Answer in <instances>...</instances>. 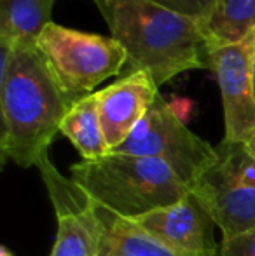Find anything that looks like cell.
Wrapping results in <instances>:
<instances>
[{
	"mask_svg": "<svg viewBox=\"0 0 255 256\" xmlns=\"http://www.w3.org/2000/svg\"><path fill=\"white\" fill-rule=\"evenodd\" d=\"M98 256H129L124 253L123 250L116 246L114 242H110L105 237V234L100 230V248H98Z\"/></svg>",
	"mask_w": 255,
	"mask_h": 256,
	"instance_id": "obj_17",
	"label": "cell"
},
{
	"mask_svg": "<svg viewBox=\"0 0 255 256\" xmlns=\"http://www.w3.org/2000/svg\"><path fill=\"white\" fill-rule=\"evenodd\" d=\"M252 72H253V89H255V44H253V56H252Z\"/></svg>",
	"mask_w": 255,
	"mask_h": 256,
	"instance_id": "obj_19",
	"label": "cell"
},
{
	"mask_svg": "<svg viewBox=\"0 0 255 256\" xmlns=\"http://www.w3.org/2000/svg\"><path fill=\"white\" fill-rule=\"evenodd\" d=\"M70 176L93 202L126 220L168 208L191 194L170 166L152 157L110 152L74 164Z\"/></svg>",
	"mask_w": 255,
	"mask_h": 256,
	"instance_id": "obj_3",
	"label": "cell"
},
{
	"mask_svg": "<svg viewBox=\"0 0 255 256\" xmlns=\"http://www.w3.org/2000/svg\"><path fill=\"white\" fill-rule=\"evenodd\" d=\"M112 152L159 158L180 176L189 188L218 158L217 146H211L192 132L161 94L126 142Z\"/></svg>",
	"mask_w": 255,
	"mask_h": 256,
	"instance_id": "obj_6",
	"label": "cell"
},
{
	"mask_svg": "<svg viewBox=\"0 0 255 256\" xmlns=\"http://www.w3.org/2000/svg\"><path fill=\"white\" fill-rule=\"evenodd\" d=\"M245 145H246V148H248V152L252 154V155H253V158H255V136H253L252 140H250L248 143H245Z\"/></svg>",
	"mask_w": 255,
	"mask_h": 256,
	"instance_id": "obj_18",
	"label": "cell"
},
{
	"mask_svg": "<svg viewBox=\"0 0 255 256\" xmlns=\"http://www.w3.org/2000/svg\"><path fill=\"white\" fill-rule=\"evenodd\" d=\"M131 222L180 256H220L213 234L217 225L192 194Z\"/></svg>",
	"mask_w": 255,
	"mask_h": 256,
	"instance_id": "obj_9",
	"label": "cell"
},
{
	"mask_svg": "<svg viewBox=\"0 0 255 256\" xmlns=\"http://www.w3.org/2000/svg\"><path fill=\"white\" fill-rule=\"evenodd\" d=\"M93 2L126 51L129 72H147L157 88L184 72L210 68L211 42L199 21L147 0Z\"/></svg>",
	"mask_w": 255,
	"mask_h": 256,
	"instance_id": "obj_2",
	"label": "cell"
},
{
	"mask_svg": "<svg viewBox=\"0 0 255 256\" xmlns=\"http://www.w3.org/2000/svg\"><path fill=\"white\" fill-rule=\"evenodd\" d=\"M218 158L191 188L203 204L222 239L255 228V158L245 143L222 140Z\"/></svg>",
	"mask_w": 255,
	"mask_h": 256,
	"instance_id": "obj_5",
	"label": "cell"
},
{
	"mask_svg": "<svg viewBox=\"0 0 255 256\" xmlns=\"http://www.w3.org/2000/svg\"><path fill=\"white\" fill-rule=\"evenodd\" d=\"M56 0H0V40L14 46L37 44L53 23Z\"/></svg>",
	"mask_w": 255,
	"mask_h": 256,
	"instance_id": "obj_11",
	"label": "cell"
},
{
	"mask_svg": "<svg viewBox=\"0 0 255 256\" xmlns=\"http://www.w3.org/2000/svg\"><path fill=\"white\" fill-rule=\"evenodd\" d=\"M159 96V88L147 72H129L126 77L96 91L98 114L109 150H116L133 132Z\"/></svg>",
	"mask_w": 255,
	"mask_h": 256,
	"instance_id": "obj_10",
	"label": "cell"
},
{
	"mask_svg": "<svg viewBox=\"0 0 255 256\" xmlns=\"http://www.w3.org/2000/svg\"><path fill=\"white\" fill-rule=\"evenodd\" d=\"M201 26L211 46L241 40L255 32V0H217Z\"/></svg>",
	"mask_w": 255,
	"mask_h": 256,
	"instance_id": "obj_14",
	"label": "cell"
},
{
	"mask_svg": "<svg viewBox=\"0 0 255 256\" xmlns=\"http://www.w3.org/2000/svg\"><path fill=\"white\" fill-rule=\"evenodd\" d=\"M37 48L75 102L93 94L103 80L117 75L128 63L126 51L116 38L56 23L42 32Z\"/></svg>",
	"mask_w": 255,
	"mask_h": 256,
	"instance_id": "obj_4",
	"label": "cell"
},
{
	"mask_svg": "<svg viewBox=\"0 0 255 256\" xmlns=\"http://www.w3.org/2000/svg\"><path fill=\"white\" fill-rule=\"evenodd\" d=\"M253 44L255 32L238 42L211 46L210 70L220 88L225 142L248 143L255 136Z\"/></svg>",
	"mask_w": 255,
	"mask_h": 256,
	"instance_id": "obj_7",
	"label": "cell"
},
{
	"mask_svg": "<svg viewBox=\"0 0 255 256\" xmlns=\"http://www.w3.org/2000/svg\"><path fill=\"white\" fill-rule=\"evenodd\" d=\"M58 220L49 256H98L100 223L93 200L72 180L60 174L46 154L37 164Z\"/></svg>",
	"mask_w": 255,
	"mask_h": 256,
	"instance_id": "obj_8",
	"label": "cell"
},
{
	"mask_svg": "<svg viewBox=\"0 0 255 256\" xmlns=\"http://www.w3.org/2000/svg\"><path fill=\"white\" fill-rule=\"evenodd\" d=\"M95 206V214L98 218L100 230L105 234L110 242L116 244L119 250L129 256H180L173 250L166 248L156 240L152 236L142 230L138 225L126 220L116 212L109 211L103 206L93 202Z\"/></svg>",
	"mask_w": 255,
	"mask_h": 256,
	"instance_id": "obj_13",
	"label": "cell"
},
{
	"mask_svg": "<svg viewBox=\"0 0 255 256\" xmlns=\"http://www.w3.org/2000/svg\"><path fill=\"white\" fill-rule=\"evenodd\" d=\"M74 103L37 44L0 40L2 160L25 169L37 166Z\"/></svg>",
	"mask_w": 255,
	"mask_h": 256,
	"instance_id": "obj_1",
	"label": "cell"
},
{
	"mask_svg": "<svg viewBox=\"0 0 255 256\" xmlns=\"http://www.w3.org/2000/svg\"><path fill=\"white\" fill-rule=\"evenodd\" d=\"M147 2H152L182 16L192 18L203 24L213 10L217 0H147Z\"/></svg>",
	"mask_w": 255,
	"mask_h": 256,
	"instance_id": "obj_15",
	"label": "cell"
},
{
	"mask_svg": "<svg viewBox=\"0 0 255 256\" xmlns=\"http://www.w3.org/2000/svg\"><path fill=\"white\" fill-rule=\"evenodd\" d=\"M220 256H255V228L231 239H222Z\"/></svg>",
	"mask_w": 255,
	"mask_h": 256,
	"instance_id": "obj_16",
	"label": "cell"
},
{
	"mask_svg": "<svg viewBox=\"0 0 255 256\" xmlns=\"http://www.w3.org/2000/svg\"><path fill=\"white\" fill-rule=\"evenodd\" d=\"M0 256H14L7 248H0Z\"/></svg>",
	"mask_w": 255,
	"mask_h": 256,
	"instance_id": "obj_20",
	"label": "cell"
},
{
	"mask_svg": "<svg viewBox=\"0 0 255 256\" xmlns=\"http://www.w3.org/2000/svg\"><path fill=\"white\" fill-rule=\"evenodd\" d=\"M60 132L70 140L82 160H95L110 154L98 114L96 92L77 100L65 115Z\"/></svg>",
	"mask_w": 255,
	"mask_h": 256,
	"instance_id": "obj_12",
	"label": "cell"
}]
</instances>
